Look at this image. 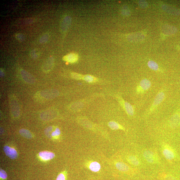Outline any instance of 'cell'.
<instances>
[{
  "mask_svg": "<svg viewBox=\"0 0 180 180\" xmlns=\"http://www.w3.org/2000/svg\"><path fill=\"white\" fill-rule=\"evenodd\" d=\"M59 92L57 90L48 89L39 91L35 95V98L39 101L52 100L59 95Z\"/></svg>",
  "mask_w": 180,
  "mask_h": 180,
  "instance_id": "6da1fadb",
  "label": "cell"
},
{
  "mask_svg": "<svg viewBox=\"0 0 180 180\" xmlns=\"http://www.w3.org/2000/svg\"><path fill=\"white\" fill-rule=\"evenodd\" d=\"M165 98V94L164 91L161 90L159 91L158 94L156 96L154 100L148 110L147 111L146 114V116H148L153 111L156 110L158 106L163 102Z\"/></svg>",
  "mask_w": 180,
  "mask_h": 180,
  "instance_id": "7a4b0ae2",
  "label": "cell"
},
{
  "mask_svg": "<svg viewBox=\"0 0 180 180\" xmlns=\"http://www.w3.org/2000/svg\"><path fill=\"white\" fill-rule=\"evenodd\" d=\"M143 156L147 162L151 164H157L159 163V158L158 154L151 150L144 151Z\"/></svg>",
  "mask_w": 180,
  "mask_h": 180,
  "instance_id": "3957f363",
  "label": "cell"
},
{
  "mask_svg": "<svg viewBox=\"0 0 180 180\" xmlns=\"http://www.w3.org/2000/svg\"><path fill=\"white\" fill-rule=\"evenodd\" d=\"M161 150L165 158L168 160H172L175 157V154L173 149L168 144L166 143L162 144Z\"/></svg>",
  "mask_w": 180,
  "mask_h": 180,
  "instance_id": "277c9868",
  "label": "cell"
},
{
  "mask_svg": "<svg viewBox=\"0 0 180 180\" xmlns=\"http://www.w3.org/2000/svg\"><path fill=\"white\" fill-rule=\"evenodd\" d=\"M10 105L11 113L14 118L19 117L20 113V107L16 99L12 96L10 99Z\"/></svg>",
  "mask_w": 180,
  "mask_h": 180,
  "instance_id": "5b68a950",
  "label": "cell"
},
{
  "mask_svg": "<svg viewBox=\"0 0 180 180\" xmlns=\"http://www.w3.org/2000/svg\"><path fill=\"white\" fill-rule=\"evenodd\" d=\"M151 83L147 79L142 80L136 88V93L138 94H141L148 91L150 88Z\"/></svg>",
  "mask_w": 180,
  "mask_h": 180,
  "instance_id": "8992f818",
  "label": "cell"
},
{
  "mask_svg": "<svg viewBox=\"0 0 180 180\" xmlns=\"http://www.w3.org/2000/svg\"><path fill=\"white\" fill-rule=\"evenodd\" d=\"M118 98L119 103L127 115L131 117L133 116L134 110L133 106L131 104L126 102L121 98L118 97Z\"/></svg>",
  "mask_w": 180,
  "mask_h": 180,
  "instance_id": "52a82bcc",
  "label": "cell"
},
{
  "mask_svg": "<svg viewBox=\"0 0 180 180\" xmlns=\"http://www.w3.org/2000/svg\"><path fill=\"white\" fill-rule=\"evenodd\" d=\"M54 65V59L52 57L48 58L43 63L42 70L44 72H48L52 69Z\"/></svg>",
  "mask_w": 180,
  "mask_h": 180,
  "instance_id": "ba28073f",
  "label": "cell"
},
{
  "mask_svg": "<svg viewBox=\"0 0 180 180\" xmlns=\"http://www.w3.org/2000/svg\"><path fill=\"white\" fill-rule=\"evenodd\" d=\"M45 133L46 135L51 138H56L59 136L60 134V131L59 128H56L55 129L54 127L51 126L45 129Z\"/></svg>",
  "mask_w": 180,
  "mask_h": 180,
  "instance_id": "9c48e42d",
  "label": "cell"
},
{
  "mask_svg": "<svg viewBox=\"0 0 180 180\" xmlns=\"http://www.w3.org/2000/svg\"><path fill=\"white\" fill-rule=\"evenodd\" d=\"M57 113L56 110L55 108H49L43 111L40 114V117L44 120H49L54 117Z\"/></svg>",
  "mask_w": 180,
  "mask_h": 180,
  "instance_id": "30bf717a",
  "label": "cell"
},
{
  "mask_svg": "<svg viewBox=\"0 0 180 180\" xmlns=\"http://www.w3.org/2000/svg\"><path fill=\"white\" fill-rule=\"evenodd\" d=\"M21 75L23 79L25 82L29 84H34L35 82L34 77L27 71L22 70L21 71Z\"/></svg>",
  "mask_w": 180,
  "mask_h": 180,
  "instance_id": "8fae6325",
  "label": "cell"
},
{
  "mask_svg": "<svg viewBox=\"0 0 180 180\" xmlns=\"http://www.w3.org/2000/svg\"><path fill=\"white\" fill-rule=\"evenodd\" d=\"M4 149L5 153L9 158L12 159H15L17 158L18 153L14 148L8 146H5Z\"/></svg>",
  "mask_w": 180,
  "mask_h": 180,
  "instance_id": "7c38bea8",
  "label": "cell"
},
{
  "mask_svg": "<svg viewBox=\"0 0 180 180\" xmlns=\"http://www.w3.org/2000/svg\"><path fill=\"white\" fill-rule=\"evenodd\" d=\"M71 22V19L70 17L67 16L65 17L60 25L61 31L63 33L66 32L69 28Z\"/></svg>",
  "mask_w": 180,
  "mask_h": 180,
  "instance_id": "4fadbf2b",
  "label": "cell"
},
{
  "mask_svg": "<svg viewBox=\"0 0 180 180\" xmlns=\"http://www.w3.org/2000/svg\"><path fill=\"white\" fill-rule=\"evenodd\" d=\"M171 128H176L180 125V115L178 113L174 114L171 118L169 122Z\"/></svg>",
  "mask_w": 180,
  "mask_h": 180,
  "instance_id": "5bb4252c",
  "label": "cell"
},
{
  "mask_svg": "<svg viewBox=\"0 0 180 180\" xmlns=\"http://www.w3.org/2000/svg\"><path fill=\"white\" fill-rule=\"evenodd\" d=\"M39 156L40 158L42 160L47 161L54 158L55 154L52 152L44 151L40 152L39 153Z\"/></svg>",
  "mask_w": 180,
  "mask_h": 180,
  "instance_id": "9a60e30c",
  "label": "cell"
},
{
  "mask_svg": "<svg viewBox=\"0 0 180 180\" xmlns=\"http://www.w3.org/2000/svg\"><path fill=\"white\" fill-rule=\"evenodd\" d=\"M78 55L74 53H71L63 57V60L68 62L73 63L77 62L78 60Z\"/></svg>",
  "mask_w": 180,
  "mask_h": 180,
  "instance_id": "2e32d148",
  "label": "cell"
},
{
  "mask_svg": "<svg viewBox=\"0 0 180 180\" xmlns=\"http://www.w3.org/2000/svg\"><path fill=\"white\" fill-rule=\"evenodd\" d=\"M108 125L109 127L112 129V130H121L124 131H125V129L124 128L123 126L115 121L109 122L108 123Z\"/></svg>",
  "mask_w": 180,
  "mask_h": 180,
  "instance_id": "e0dca14e",
  "label": "cell"
},
{
  "mask_svg": "<svg viewBox=\"0 0 180 180\" xmlns=\"http://www.w3.org/2000/svg\"><path fill=\"white\" fill-rule=\"evenodd\" d=\"M116 168L119 171L123 172L128 171L129 170V167L126 164L121 162H118L115 164Z\"/></svg>",
  "mask_w": 180,
  "mask_h": 180,
  "instance_id": "ac0fdd59",
  "label": "cell"
},
{
  "mask_svg": "<svg viewBox=\"0 0 180 180\" xmlns=\"http://www.w3.org/2000/svg\"><path fill=\"white\" fill-rule=\"evenodd\" d=\"M128 161L129 163L133 166H138L140 164V162L139 159L134 156H130L128 157Z\"/></svg>",
  "mask_w": 180,
  "mask_h": 180,
  "instance_id": "d6986e66",
  "label": "cell"
},
{
  "mask_svg": "<svg viewBox=\"0 0 180 180\" xmlns=\"http://www.w3.org/2000/svg\"><path fill=\"white\" fill-rule=\"evenodd\" d=\"M89 168L91 171L97 172L99 171L101 169L100 165L97 162L93 161L90 164Z\"/></svg>",
  "mask_w": 180,
  "mask_h": 180,
  "instance_id": "ffe728a7",
  "label": "cell"
},
{
  "mask_svg": "<svg viewBox=\"0 0 180 180\" xmlns=\"http://www.w3.org/2000/svg\"><path fill=\"white\" fill-rule=\"evenodd\" d=\"M83 80L90 83H93L98 82V79L92 75H87L83 76Z\"/></svg>",
  "mask_w": 180,
  "mask_h": 180,
  "instance_id": "44dd1931",
  "label": "cell"
},
{
  "mask_svg": "<svg viewBox=\"0 0 180 180\" xmlns=\"http://www.w3.org/2000/svg\"><path fill=\"white\" fill-rule=\"evenodd\" d=\"M19 132L21 135L25 138H32V135L31 133L26 129H22L20 130Z\"/></svg>",
  "mask_w": 180,
  "mask_h": 180,
  "instance_id": "7402d4cb",
  "label": "cell"
},
{
  "mask_svg": "<svg viewBox=\"0 0 180 180\" xmlns=\"http://www.w3.org/2000/svg\"><path fill=\"white\" fill-rule=\"evenodd\" d=\"M148 65V67L151 69L153 70L157 71L158 69V66L156 63L153 61H149Z\"/></svg>",
  "mask_w": 180,
  "mask_h": 180,
  "instance_id": "603a6c76",
  "label": "cell"
},
{
  "mask_svg": "<svg viewBox=\"0 0 180 180\" xmlns=\"http://www.w3.org/2000/svg\"><path fill=\"white\" fill-rule=\"evenodd\" d=\"M71 76L73 79L77 80H82L83 75L75 72L71 73Z\"/></svg>",
  "mask_w": 180,
  "mask_h": 180,
  "instance_id": "cb8c5ba5",
  "label": "cell"
},
{
  "mask_svg": "<svg viewBox=\"0 0 180 180\" xmlns=\"http://www.w3.org/2000/svg\"><path fill=\"white\" fill-rule=\"evenodd\" d=\"M49 34H44L39 39V42L41 44H44L46 43L48 39H49Z\"/></svg>",
  "mask_w": 180,
  "mask_h": 180,
  "instance_id": "d4e9b609",
  "label": "cell"
},
{
  "mask_svg": "<svg viewBox=\"0 0 180 180\" xmlns=\"http://www.w3.org/2000/svg\"><path fill=\"white\" fill-rule=\"evenodd\" d=\"M31 57L34 59H36L39 57V52H37L36 50H33L31 52Z\"/></svg>",
  "mask_w": 180,
  "mask_h": 180,
  "instance_id": "484cf974",
  "label": "cell"
},
{
  "mask_svg": "<svg viewBox=\"0 0 180 180\" xmlns=\"http://www.w3.org/2000/svg\"><path fill=\"white\" fill-rule=\"evenodd\" d=\"M7 174L5 171L2 169H1L0 171V177L2 179H6L7 177Z\"/></svg>",
  "mask_w": 180,
  "mask_h": 180,
  "instance_id": "4316f807",
  "label": "cell"
},
{
  "mask_svg": "<svg viewBox=\"0 0 180 180\" xmlns=\"http://www.w3.org/2000/svg\"><path fill=\"white\" fill-rule=\"evenodd\" d=\"M139 6L143 8H145L148 6V4L146 1H140L139 2Z\"/></svg>",
  "mask_w": 180,
  "mask_h": 180,
  "instance_id": "83f0119b",
  "label": "cell"
},
{
  "mask_svg": "<svg viewBox=\"0 0 180 180\" xmlns=\"http://www.w3.org/2000/svg\"><path fill=\"white\" fill-rule=\"evenodd\" d=\"M56 180H65V177L64 174H60L58 176Z\"/></svg>",
  "mask_w": 180,
  "mask_h": 180,
  "instance_id": "f1b7e54d",
  "label": "cell"
},
{
  "mask_svg": "<svg viewBox=\"0 0 180 180\" xmlns=\"http://www.w3.org/2000/svg\"><path fill=\"white\" fill-rule=\"evenodd\" d=\"M17 39L20 41H23L24 39L23 35L21 34H18L16 35Z\"/></svg>",
  "mask_w": 180,
  "mask_h": 180,
  "instance_id": "f546056e",
  "label": "cell"
},
{
  "mask_svg": "<svg viewBox=\"0 0 180 180\" xmlns=\"http://www.w3.org/2000/svg\"><path fill=\"white\" fill-rule=\"evenodd\" d=\"M4 73L3 72V71L1 70V77H3L4 76Z\"/></svg>",
  "mask_w": 180,
  "mask_h": 180,
  "instance_id": "4dcf8cb0",
  "label": "cell"
},
{
  "mask_svg": "<svg viewBox=\"0 0 180 180\" xmlns=\"http://www.w3.org/2000/svg\"></svg>",
  "mask_w": 180,
  "mask_h": 180,
  "instance_id": "1f68e13d",
  "label": "cell"
}]
</instances>
